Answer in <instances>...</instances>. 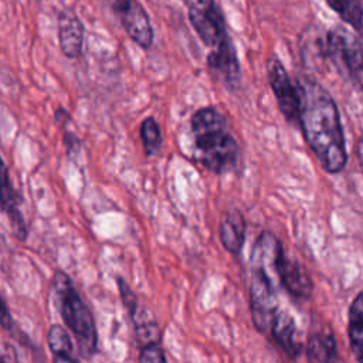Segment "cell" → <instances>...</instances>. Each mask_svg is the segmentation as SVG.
I'll return each mask as SVG.
<instances>
[{
    "label": "cell",
    "instance_id": "cell-1",
    "mask_svg": "<svg viewBox=\"0 0 363 363\" xmlns=\"http://www.w3.org/2000/svg\"><path fill=\"white\" fill-rule=\"evenodd\" d=\"M295 84L301 96L299 126L305 142L328 173L342 172L347 153L335 99L311 77H301Z\"/></svg>",
    "mask_w": 363,
    "mask_h": 363
},
{
    "label": "cell",
    "instance_id": "cell-2",
    "mask_svg": "<svg viewBox=\"0 0 363 363\" xmlns=\"http://www.w3.org/2000/svg\"><path fill=\"white\" fill-rule=\"evenodd\" d=\"M281 241L269 231H262L252 245L250 259V312L258 332L267 333L281 311L277 294L279 278L275 259ZM281 285V284H279Z\"/></svg>",
    "mask_w": 363,
    "mask_h": 363
},
{
    "label": "cell",
    "instance_id": "cell-3",
    "mask_svg": "<svg viewBox=\"0 0 363 363\" xmlns=\"http://www.w3.org/2000/svg\"><path fill=\"white\" fill-rule=\"evenodd\" d=\"M194 150L199 162L216 174L233 172L240 159V146L230 132L225 116L216 106L199 108L190 118Z\"/></svg>",
    "mask_w": 363,
    "mask_h": 363
},
{
    "label": "cell",
    "instance_id": "cell-4",
    "mask_svg": "<svg viewBox=\"0 0 363 363\" xmlns=\"http://www.w3.org/2000/svg\"><path fill=\"white\" fill-rule=\"evenodd\" d=\"M52 291L55 295V306L64 323L75 336L79 352L85 357L92 356L96 352L98 333L91 309L77 292L71 278L62 271H55Z\"/></svg>",
    "mask_w": 363,
    "mask_h": 363
},
{
    "label": "cell",
    "instance_id": "cell-5",
    "mask_svg": "<svg viewBox=\"0 0 363 363\" xmlns=\"http://www.w3.org/2000/svg\"><path fill=\"white\" fill-rule=\"evenodd\" d=\"M326 58L339 75L363 88V44L347 27L337 24L325 35Z\"/></svg>",
    "mask_w": 363,
    "mask_h": 363
},
{
    "label": "cell",
    "instance_id": "cell-6",
    "mask_svg": "<svg viewBox=\"0 0 363 363\" xmlns=\"http://www.w3.org/2000/svg\"><path fill=\"white\" fill-rule=\"evenodd\" d=\"M189 21L201 40L210 48H216L230 37L223 10L216 0H186Z\"/></svg>",
    "mask_w": 363,
    "mask_h": 363
},
{
    "label": "cell",
    "instance_id": "cell-7",
    "mask_svg": "<svg viewBox=\"0 0 363 363\" xmlns=\"http://www.w3.org/2000/svg\"><path fill=\"white\" fill-rule=\"evenodd\" d=\"M267 77L282 116L289 123H299L301 96L298 86L292 82L284 64L275 54L267 61Z\"/></svg>",
    "mask_w": 363,
    "mask_h": 363
},
{
    "label": "cell",
    "instance_id": "cell-8",
    "mask_svg": "<svg viewBox=\"0 0 363 363\" xmlns=\"http://www.w3.org/2000/svg\"><path fill=\"white\" fill-rule=\"evenodd\" d=\"M112 10L128 37L147 50L155 40L150 17L139 0H112Z\"/></svg>",
    "mask_w": 363,
    "mask_h": 363
},
{
    "label": "cell",
    "instance_id": "cell-9",
    "mask_svg": "<svg viewBox=\"0 0 363 363\" xmlns=\"http://www.w3.org/2000/svg\"><path fill=\"white\" fill-rule=\"evenodd\" d=\"M207 65L216 74V78L231 91H235L241 82V68L237 48L228 37L207 55Z\"/></svg>",
    "mask_w": 363,
    "mask_h": 363
},
{
    "label": "cell",
    "instance_id": "cell-10",
    "mask_svg": "<svg viewBox=\"0 0 363 363\" xmlns=\"http://www.w3.org/2000/svg\"><path fill=\"white\" fill-rule=\"evenodd\" d=\"M275 268L281 286L296 299H308L313 289V282L305 267L285 255L284 247L279 248L275 259Z\"/></svg>",
    "mask_w": 363,
    "mask_h": 363
},
{
    "label": "cell",
    "instance_id": "cell-11",
    "mask_svg": "<svg viewBox=\"0 0 363 363\" xmlns=\"http://www.w3.org/2000/svg\"><path fill=\"white\" fill-rule=\"evenodd\" d=\"M58 45L61 52L71 60H75L82 52L85 27L81 18L72 10H61L57 16Z\"/></svg>",
    "mask_w": 363,
    "mask_h": 363
},
{
    "label": "cell",
    "instance_id": "cell-12",
    "mask_svg": "<svg viewBox=\"0 0 363 363\" xmlns=\"http://www.w3.org/2000/svg\"><path fill=\"white\" fill-rule=\"evenodd\" d=\"M21 197L18 191L13 187V183L9 176V169L6 164H3V173H1V208L9 216L10 225L13 230V234L17 240L24 241L27 238V225L24 221V217L21 211L18 210V206L21 204Z\"/></svg>",
    "mask_w": 363,
    "mask_h": 363
},
{
    "label": "cell",
    "instance_id": "cell-13",
    "mask_svg": "<svg viewBox=\"0 0 363 363\" xmlns=\"http://www.w3.org/2000/svg\"><path fill=\"white\" fill-rule=\"evenodd\" d=\"M268 333L289 357L295 359L299 356L302 350V345L298 340L295 319L286 311L281 309L277 313Z\"/></svg>",
    "mask_w": 363,
    "mask_h": 363
},
{
    "label": "cell",
    "instance_id": "cell-14",
    "mask_svg": "<svg viewBox=\"0 0 363 363\" xmlns=\"http://www.w3.org/2000/svg\"><path fill=\"white\" fill-rule=\"evenodd\" d=\"M245 230H247L245 218L238 210H231L225 213V216L220 223V228H218L220 241L224 250L234 257H238L241 254V250L245 241Z\"/></svg>",
    "mask_w": 363,
    "mask_h": 363
},
{
    "label": "cell",
    "instance_id": "cell-15",
    "mask_svg": "<svg viewBox=\"0 0 363 363\" xmlns=\"http://www.w3.org/2000/svg\"><path fill=\"white\" fill-rule=\"evenodd\" d=\"M347 332L352 352L359 363H363V291L357 294L349 308Z\"/></svg>",
    "mask_w": 363,
    "mask_h": 363
},
{
    "label": "cell",
    "instance_id": "cell-16",
    "mask_svg": "<svg viewBox=\"0 0 363 363\" xmlns=\"http://www.w3.org/2000/svg\"><path fill=\"white\" fill-rule=\"evenodd\" d=\"M306 353L318 363H336L339 354L335 336L326 332L311 335L306 343Z\"/></svg>",
    "mask_w": 363,
    "mask_h": 363
},
{
    "label": "cell",
    "instance_id": "cell-17",
    "mask_svg": "<svg viewBox=\"0 0 363 363\" xmlns=\"http://www.w3.org/2000/svg\"><path fill=\"white\" fill-rule=\"evenodd\" d=\"M130 319L133 322L135 337L140 345V347L152 343H159V337H160L159 325L149 311L139 306L135 311V313L130 315Z\"/></svg>",
    "mask_w": 363,
    "mask_h": 363
},
{
    "label": "cell",
    "instance_id": "cell-18",
    "mask_svg": "<svg viewBox=\"0 0 363 363\" xmlns=\"http://www.w3.org/2000/svg\"><path fill=\"white\" fill-rule=\"evenodd\" d=\"M343 23L363 35V7L360 0H325Z\"/></svg>",
    "mask_w": 363,
    "mask_h": 363
},
{
    "label": "cell",
    "instance_id": "cell-19",
    "mask_svg": "<svg viewBox=\"0 0 363 363\" xmlns=\"http://www.w3.org/2000/svg\"><path fill=\"white\" fill-rule=\"evenodd\" d=\"M139 135H140L145 155L149 157L156 156L162 149L163 138H162L160 126L153 116H147L142 121L139 128Z\"/></svg>",
    "mask_w": 363,
    "mask_h": 363
},
{
    "label": "cell",
    "instance_id": "cell-20",
    "mask_svg": "<svg viewBox=\"0 0 363 363\" xmlns=\"http://www.w3.org/2000/svg\"><path fill=\"white\" fill-rule=\"evenodd\" d=\"M47 342H48L50 352L52 354L74 352L71 337H69L68 332L65 330V328H62L61 325H52L50 328L48 335H47Z\"/></svg>",
    "mask_w": 363,
    "mask_h": 363
},
{
    "label": "cell",
    "instance_id": "cell-21",
    "mask_svg": "<svg viewBox=\"0 0 363 363\" xmlns=\"http://www.w3.org/2000/svg\"><path fill=\"white\" fill-rule=\"evenodd\" d=\"M116 284H118V288H119V294H121V299H122V303L125 306V309L128 311L129 316L132 313H135V311L139 308V302H138V296L136 294L132 291V288L129 286V284L118 277L116 278Z\"/></svg>",
    "mask_w": 363,
    "mask_h": 363
},
{
    "label": "cell",
    "instance_id": "cell-22",
    "mask_svg": "<svg viewBox=\"0 0 363 363\" xmlns=\"http://www.w3.org/2000/svg\"><path fill=\"white\" fill-rule=\"evenodd\" d=\"M139 363H167L163 349L159 343L143 346L139 354Z\"/></svg>",
    "mask_w": 363,
    "mask_h": 363
},
{
    "label": "cell",
    "instance_id": "cell-23",
    "mask_svg": "<svg viewBox=\"0 0 363 363\" xmlns=\"http://www.w3.org/2000/svg\"><path fill=\"white\" fill-rule=\"evenodd\" d=\"M64 145H65V150H67V155L68 157L74 159L79 150H81V140L79 138L69 132V130H64Z\"/></svg>",
    "mask_w": 363,
    "mask_h": 363
},
{
    "label": "cell",
    "instance_id": "cell-24",
    "mask_svg": "<svg viewBox=\"0 0 363 363\" xmlns=\"http://www.w3.org/2000/svg\"><path fill=\"white\" fill-rule=\"evenodd\" d=\"M1 363H21L16 349L11 345H9V343L3 345V349H1Z\"/></svg>",
    "mask_w": 363,
    "mask_h": 363
},
{
    "label": "cell",
    "instance_id": "cell-25",
    "mask_svg": "<svg viewBox=\"0 0 363 363\" xmlns=\"http://www.w3.org/2000/svg\"><path fill=\"white\" fill-rule=\"evenodd\" d=\"M1 308H3V312H1V326L4 330H9L11 332L13 330V318H11V313L9 311V306H7V302L3 299L1 301Z\"/></svg>",
    "mask_w": 363,
    "mask_h": 363
},
{
    "label": "cell",
    "instance_id": "cell-26",
    "mask_svg": "<svg viewBox=\"0 0 363 363\" xmlns=\"http://www.w3.org/2000/svg\"><path fill=\"white\" fill-rule=\"evenodd\" d=\"M52 363H79V362L75 357L74 352H68V353L52 354Z\"/></svg>",
    "mask_w": 363,
    "mask_h": 363
},
{
    "label": "cell",
    "instance_id": "cell-27",
    "mask_svg": "<svg viewBox=\"0 0 363 363\" xmlns=\"http://www.w3.org/2000/svg\"><path fill=\"white\" fill-rule=\"evenodd\" d=\"M54 118H55V122L58 123V125H64L68 119H69V115H68V112L65 111V109H62V108H58L57 111H55V115H54Z\"/></svg>",
    "mask_w": 363,
    "mask_h": 363
},
{
    "label": "cell",
    "instance_id": "cell-28",
    "mask_svg": "<svg viewBox=\"0 0 363 363\" xmlns=\"http://www.w3.org/2000/svg\"><path fill=\"white\" fill-rule=\"evenodd\" d=\"M356 153H357V159L360 163V167L363 170V135L359 138L357 145H356Z\"/></svg>",
    "mask_w": 363,
    "mask_h": 363
}]
</instances>
